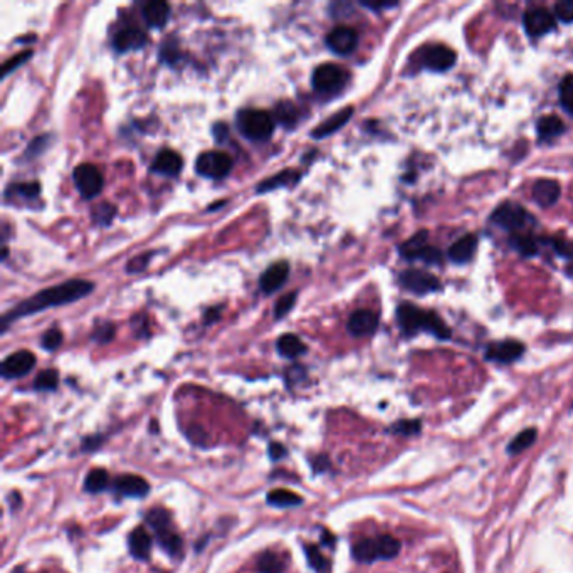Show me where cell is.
I'll return each mask as SVG.
<instances>
[{
	"label": "cell",
	"mask_w": 573,
	"mask_h": 573,
	"mask_svg": "<svg viewBox=\"0 0 573 573\" xmlns=\"http://www.w3.org/2000/svg\"><path fill=\"white\" fill-rule=\"evenodd\" d=\"M93 290H94L93 283L84 281V279H69V281L57 284V286L47 288V290L35 293V295L30 296L29 300L13 306L6 317L2 318V331H6L7 327L13 322V319L29 317V314L39 313V311L52 308V306L56 308V306L74 303V301L81 300V297L88 296Z\"/></svg>",
	"instance_id": "6da1fadb"
},
{
	"label": "cell",
	"mask_w": 573,
	"mask_h": 573,
	"mask_svg": "<svg viewBox=\"0 0 573 573\" xmlns=\"http://www.w3.org/2000/svg\"><path fill=\"white\" fill-rule=\"evenodd\" d=\"M397 323H399V328L402 329L404 335L407 336L426 331L439 340H449L450 338V329L442 322L439 314L434 311L421 310L419 306L410 303H402L397 308Z\"/></svg>",
	"instance_id": "7a4b0ae2"
},
{
	"label": "cell",
	"mask_w": 573,
	"mask_h": 573,
	"mask_svg": "<svg viewBox=\"0 0 573 573\" xmlns=\"http://www.w3.org/2000/svg\"><path fill=\"white\" fill-rule=\"evenodd\" d=\"M400 553V541L390 535H382L377 538H363L356 541L351 548V555L360 563H373L377 560H390Z\"/></svg>",
	"instance_id": "3957f363"
},
{
	"label": "cell",
	"mask_w": 573,
	"mask_h": 573,
	"mask_svg": "<svg viewBox=\"0 0 573 573\" xmlns=\"http://www.w3.org/2000/svg\"><path fill=\"white\" fill-rule=\"evenodd\" d=\"M237 128L251 142H266L276 128V120L269 111L247 108L237 113Z\"/></svg>",
	"instance_id": "277c9868"
},
{
	"label": "cell",
	"mask_w": 573,
	"mask_h": 573,
	"mask_svg": "<svg viewBox=\"0 0 573 573\" xmlns=\"http://www.w3.org/2000/svg\"><path fill=\"white\" fill-rule=\"evenodd\" d=\"M346 81H348V73L341 66L331 64V62L319 64L311 76V84H313L314 91L322 94L340 93L345 88Z\"/></svg>",
	"instance_id": "5b68a950"
},
{
	"label": "cell",
	"mask_w": 573,
	"mask_h": 573,
	"mask_svg": "<svg viewBox=\"0 0 573 573\" xmlns=\"http://www.w3.org/2000/svg\"><path fill=\"white\" fill-rule=\"evenodd\" d=\"M231 170L232 159L224 152H205L195 161V171L207 178H224Z\"/></svg>",
	"instance_id": "8992f818"
},
{
	"label": "cell",
	"mask_w": 573,
	"mask_h": 573,
	"mask_svg": "<svg viewBox=\"0 0 573 573\" xmlns=\"http://www.w3.org/2000/svg\"><path fill=\"white\" fill-rule=\"evenodd\" d=\"M400 256L407 261H417L421 259L427 264H437L441 263V252L436 247H431L427 244V232H417L409 241H405L402 246L399 247Z\"/></svg>",
	"instance_id": "52a82bcc"
},
{
	"label": "cell",
	"mask_w": 573,
	"mask_h": 573,
	"mask_svg": "<svg viewBox=\"0 0 573 573\" xmlns=\"http://www.w3.org/2000/svg\"><path fill=\"white\" fill-rule=\"evenodd\" d=\"M491 220L499 227L506 229V231L518 232L520 229L525 227L526 224L531 222L530 214H528L525 207L513 204V202H504L498 209L493 212Z\"/></svg>",
	"instance_id": "ba28073f"
},
{
	"label": "cell",
	"mask_w": 573,
	"mask_h": 573,
	"mask_svg": "<svg viewBox=\"0 0 573 573\" xmlns=\"http://www.w3.org/2000/svg\"><path fill=\"white\" fill-rule=\"evenodd\" d=\"M73 180L83 198H94L103 191V185H105L101 171L91 164H81L76 166Z\"/></svg>",
	"instance_id": "9c48e42d"
},
{
	"label": "cell",
	"mask_w": 573,
	"mask_h": 573,
	"mask_svg": "<svg viewBox=\"0 0 573 573\" xmlns=\"http://www.w3.org/2000/svg\"><path fill=\"white\" fill-rule=\"evenodd\" d=\"M400 284L405 290L417 293V295H429L441 290V281L434 274L422 269H407L400 274Z\"/></svg>",
	"instance_id": "30bf717a"
},
{
	"label": "cell",
	"mask_w": 573,
	"mask_h": 573,
	"mask_svg": "<svg viewBox=\"0 0 573 573\" xmlns=\"http://www.w3.org/2000/svg\"><path fill=\"white\" fill-rule=\"evenodd\" d=\"M523 25L528 35L531 38H541V35L552 33L555 29V13L543 7H535L525 12Z\"/></svg>",
	"instance_id": "8fae6325"
},
{
	"label": "cell",
	"mask_w": 573,
	"mask_h": 573,
	"mask_svg": "<svg viewBox=\"0 0 573 573\" xmlns=\"http://www.w3.org/2000/svg\"><path fill=\"white\" fill-rule=\"evenodd\" d=\"M327 46L338 56H348L358 46V34L351 27H335L327 35Z\"/></svg>",
	"instance_id": "7c38bea8"
},
{
	"label": "cell",
	"mask_w": 573,
	"mask_h": 573,
	"mask_svg": "<svg viewBox=\"0 0 573 573\" xmlns=\"http://www.w3.org/2000/svg\"><path fill=\"white\" fill-rule=\"evenodd\" d=\"M35 365L34 353L27 350H19L16 353L8 355L2 362L0 372H2L4 378H21L27 375Z\"/></svg>",
	"instance_id": "4fadbf2b"
},
{
	"label": "cell",
	"mask_w": 573,
	"mask_h": 573,
	"mask_svg": "<svg viewBox=\"0 0 573 573\" xmlns=\"http://www.w3.org/2000/svg\"><path fill=\"white\" fill-rule=\"evenodd\" d=\"M422 64L431 71H448L455 64V52L448 46L442 44H436V46H429L424 49L422 54Z\"/></svg>",
	"instance_id": "5bb4252c"
},
{
	"label": "cell",
	"mask_w": 573,
	"mask_h": 573,
	"mask_svg": "<svg viewBox=\"0 0 573 573\" xmlns=\"http://www.w3.org/2000/svg\"><path fill=\"white\" fill-rule=\"evenodd\" d=\"M288 276H290V264L286 261H278V263L271 264L268 269L261 274L259 278V286L263 293L266 295H271V293H276L278 290H281L283 284L286 283Z\"/></svg>",
	"instance_id": "9a60e30c"
},
{
	"label": "cell",
	"mask_w": 573,
	"mask_h": 573,
	"mask_svg": "<svg viewBox=\"0 0 573 573\" xmlns=\"http://www.w3.org/2000/svg\"><path fill=\"white\" fill-rule=\"evenodd\" d=\"M113 491L125 498H145L150 491V484L142 476L123 475L113 482Z\"/></svg>",
	"instance_id": "2e32d148"
},
{
	"label": "cell",
	"mask_w": 573,
	"mask_h": 573,
	"mask_svg": "<svg viewBox=\"0 0 573 573\" xmlns=\"http://www.w3.org/2000/svg\"><path fill=\"white\" fill-rule=\"evenodd\" d=\"M378 328V317L372 310H356L348 319L350 335L356 338L372 336Z\"/></svg>",
	"instance_id": "e0dca14e"
},
{
	"label": "cell",
	"mask_w": 573,
	"mask_h": 573,
	"mask_svg": "<svg viewBox=\"0 0 573 573\" xmlns=\"http://www.w3.org/2000/svg\"><path fill=\"white\" fill-rule=\"evenodd\" d=\"M523 351H525V346H523V343L520 341L514 340L498 341L488 346V350H486V358L499 363H511L514 360L520 358Z\"/></svg>",
	"instance_id": "ac0fdd59"
},
{
	"label": "cell",
	"mask_w": 573,
	"mask_h": 573,
	"mask_svg": "<svg viewBox=\"0 0 573 573\" xmlns=\"http://www.w3.org/2000/svg\"><path fill=\"white\" fill-rule=\"evenodd\" d=\"M147 34L142 29H135V27H128V29H121L118 34L113 38V47L116 52H128L142 49L147 44Z\"/></svg>",
	"instance_id": "d6986e66"
},
{
	"label": "cell",
	"mask_w": 573,
	"mask_h": 573,
	"mask_svg": "<svg viewBox=\"0 0 573 573\" xmlns=\"http://www.w3.org/2000/svg\"><path fill=\"white\" fill-rule=\"evenodd\" d=\"M183 169V160L182 157L178 155L177 152L174 150H161L157 153V157L153 159L152 170L157 171V174L166 175V177H175L178 175Z\"/></svg>",
	"instance_id": "ffe728a7"
},
{
	"label": "cell",
	"mask_w": 573,
	"mask_h": 573,
	"mask_svg": "<svg viewBox=\"0 0 573 573\" xmlns=\"http://www.w3.org/2000/svg\"><path fill=\"white\" fill-rule=\"evenodd\" d=\"M351 115H353V108L351 106H346L340 110L335 115H331L329 118H327L323 121V123H319L317 128L311 132V137L313 138H324V137H329L331 133H335L336 130H340L341 126L346 125V121L351 118Z\"/></svg>",
	"instance_id": "44dd1931"
},
{
	"label": "cell",
	"mask_w": 573,
	"mask_h": 573,
	"mask_svg": "<svg viewBox=\"0 0 573 573\" xmlns=\"http://www.w3.org/2000/svg\"><path fill=\"white\" fill-rule=\"evenodd\" d=\"M142 16L148 27H152V29H160V27H164L166 22H169L170 6L166 2H161V0L148 2L142 8Z\"/></svg>",
	"instance_id": "7402d4cb"
},
{
	"label": "cell",
	"mask_w": 573,
	"mask_h": 573,
	"mask_svg": "<svg viewBox=\"0 0 573 573\" xmlns=\"http://www.w3.org/2000/svg\"><path fill=\"white\" fill-rule=\"evenodd\" d=\"M128 550L133 558L137 560H148L152 552V536L148 535L145 528H137L128 536Z\"/></svg>",
	"instance_id": "603a6c76"
},
{
	"label": "cell",
	"mask_w": 573,
	"mask_h": 573,
	"mask_svg": "<svg viewBox=\"0 0 573 573\" xmlns=\"http://www.w3.org/2000/svg\"><path fill=\"white\" fill-rule=\"evenodd\" d=\"M477 247V239L472 234H467L461 239L454 242L453 246L449 247V259L455 264H464L467 261L472 259Z\"/></svg>",
	"instance_id": "cb8c5ba5"
},
{
	"label": "cell",
	"mask_w": 573,
	"mask_h": 573,
	"mask_svg": "<svg viewBox=\"0 0 573 573\" xmlns=\"http://www.w3.org/2000/svg\"><path fill=\"white\" fill-rule=\"evenodd\" d=\"M533 198L535 202L541 207H550L560 198V185L555 180H538L533 185Z\"/></svg>",
	"instance_id": "d4e9b609"
},
{
	"label": "cell",
	"mask_w": 573,
	"mask_h": 573,
	"mask_svg": "<svg viewBox=\"0 0 573 573\" xmlns=\"http://www.w3.org/2000/svg\"><path fill=\"white\" fill-rule=\"evenodd\" d=\"M276 348L284 358H297L306 351V345L301 341L300 336L293 335V333H284L278 338Z\"/></svg>",
	"instance_id": "484cf974"
},
{
	"label": "cell",
	"mask_w": 573,
	"mask_h": 573,
	"mask_svg": "<svg viewBox=\"0 0 573 573\" xmlns=\"http://www.w3.org/2000/svg\"><path fill=\"white\" fill-rule=\"evenodd\" d=\"M536 132H538V137L541 140H552L560 137V135L565 132V125H563V121L558 118V116L548 115L538 120Z\"/></svg>",
	"instance_id": "4316f807"
},
{
	"label": "cell",
	"mask_w": 573,
	"mask_h": 573,
	"mask_svg": "<svg viewBox=\"0 0 573 573\" xmlns=\"http://www.w3.org/2000/svg\"><path fill=\"white\" fill-rule=\"evenodd\" d=\"M297 178H300V174L295 170H284L281 174L274 175L273 178L269 180H264V182H261L257 185V192L263 193V192H269V191H274V188L278 187H290L295 182H297Z\"/></svg>",
	"instance_id": "83f0119b"
},
{
	"label": "cell",
	"mask_w": 573,
	"mask_h": 573,
	"mask_svg": "<svg viewBox=\"0 0 573 573\" xmlns=\"http://www.w3.org/2000/svg\"><path fill=\"white\" fill-rule=\"evenodd\" d=\"M268 504L276 508H291V506H300L303 503V498L297 496L296 493H293L290 489H274L268 494Z\"/></svg>",
	"instance_id": "f1b7e54d"
},
{
	"label": "cell",
	"mask_w": 573,
	"mask_h": 573,
	"mask_svg": "<svg viewBox=\"0 0 573 573\" xmlns=\"http://www.w3.org/2000/svg\"><path fill=\"white\" fill-rule=\"evenodd\" d=\"M273 116L284 128H295L297 125V120H300V111H297V106L293 105L291 101H283L278 103Z\"/></svg>",
	"instance_id": "f546056e"
},
{
	"label": "cell",
	"mask_w": 573,
	"mask_h": 573,
	"mask_svg": "<svg viewBox=\"0 0 573 573\" xmlns=\"http://www.w3.org/2000/svg\"><path fill=\"white\" fill-rule=\"evenodd\" d=\"M155 536L157 540H159L160 547L165 550L166 553L171 555V557H177L182 552V538L175 533V531H171L170 528H164V530H159L155 531Z\"/></svg>",
	"instance_id": "4dcf8cb0"
},
{
	"label": "cell",
	"mask_w": 573,
	"mask_h": 573,
	"mask_svg": "<svg viewBox=\"0 0 573 573\" xmlns=\"http://www.w3.org/2000/svg\"><path fill=\"white\" fill-rule=\"evenodd\" d=\"M257 572L259 573H283L284 560L274 552H264L257 557Z\"/></svg>",
	"instance_id": "1f68e13d"
},
{
	"label": "cell",
	"mask_w": 573,
	"mask_h": 573,
	"mask_svg": "<svg viewBox=\"0 0 573 573\" xmlns=\"http://www.w3.org/2000/svg\"><path fill=\"white\" fill-rule=\"evenodd\" d=\"M108 472L105 469L98 467V469H93V471L88 472V476H86L84 480V491L86 493H91V494H96V493H101V491L106 489L108 486Z\"/></svg>",
	"instance_id": "d6a6232c"
},
{
	"label": "cell",
	"mask_w": 573,
	"mask_h": 573,
	"mask_svg": "<svg viewBox=\"0 0 573 573\" xmlns=\"http://www.w3.org/2000/svg\"><path fill=\"white\" fill-rule=\"evenodd\" d=\"M511 246L520 252L521 256L531 257L538 252V242L531 234H514L511 237Z\"/></svg>",
	"instance_id": "836d02e7"
},
{
	"label": "cell",
	"mask_w": 573,
	"mask_h": 573,
	"mask_svg": "<svg viewBox=\"0 0 573 573\" xmlns=\"http://www.w3.org/2000/svg\"><path fill=\"white\" fill-rule=\"evenodd\" d=\"M305 553L306 558H308V565L313 568L317 573H329V562L323 557V553L319 552V548L317 545H305Z\"/></svg>",
	"instance_id": "e575fe53"
},
{
	"label": "cell",
	"mask_w": 573,
	"mask_h": 573,
	"mask_svg": "<svg viewBox=\"0 0 573 573\" xmlns=\"http://www.w3.org/2000/svg\"><path fill=\"white\" fill-rule=\"evenodd\" d=\"M536 441V429H525V431L520 432L514 439L509 442L508 446V453L509 454H520L523 450H526L531 444Z\"/></svg>",
	"instance_id": "d590c367"
},
{
	"label": "cell",
	"mask_w": 573,
	"mask_h": 573,
	"mask_svg": "<svg viewBox=\"0 0 573 573\" xmlns=\"http://www.w3.org/2000/svg\"><path fill=\"white\" fill-rule=\"evenodd\" d=\"M57 383H59V373H57V370L47 368V370H44V372H40L38 377H35L34 389L35 390H44V392L56 390Z\"/></svg>",
	"instance_id": "8d00e7d4"
},
{
	"label": "cell",
	"mask_w": 573,
	"mask_h": 573,
	"mask_svg": "<svg viewBox=\"0 0 573 573\" xmlns=\"http://www.w3.org/2000/svg\"><path fill=\"white\" fill-rule=\"evenodd\" d=\"M8 193H16L24 198V200H34V198L39 197L40 193V185L38 182H24V183H13L8 187Z\"/></svg>",
	"instance_id": "74e56055"
},
{
	"label": "cell",
	"mask_w": 573,
	"mask_h": 573,
	"mask_svg": "<svg viewBox=\"0 0 573 573\" xmlns=\"http://www.w3.org/2000/svg\"><path fill=\"white\" fill-rule=\"evenodd\" d=\"M145 520L148 525H150L153 530L159 531V530H164V528H170V513L166 511L164 508H153L150 511L147 513Z\"/></svg>",
	"instance_id": "f35d334b"
},
{
	"label": "cell",
	"mask_w": 573,
	"mask_h": 573,
	"mask_svg": "<svg viewBox=\"0 0 573 573\" xmlns=\"http://www.w3.org/2000/svg\"><path fill=\"white\" fill-rule=\"evenodd\" d=\"M560 101L563 110L573 115V74H568L563 78L560 84Z\"/></svg>",
	"instance_id": "ab89813d"
},
{
	"label": "cell",
	"mask_w": 573,
	"mask_h": 573,
	"mask_svg": "<svg viewBox=\"0 0 573 573\" xmlns=\"http://www.w3.org/2000/svg\"><path fill=\"white\" fill-rule=\"evenodd\" d=\"M115 214H116L115 205L101 204L93 210V220L98 225H108L113 220V217H115Z\"/></svg>",
	"instance_id": "60d3db41"
},
{
	"label": "cell",
	"mask_w": 573,
	"mask_h": 573,
	"mask_svg": "<svg viewBox=\"0 0 573 573\" xmlns=\"http://www.w3.org/2000/svg\"><path fill=\"white\" fill-rule=\"evenodd\" d=\"M61 343H62V333H61V329H57V328L47 329V331L42 335V340H40L42 348L47 351L57 350L61 346Z\"/></svg>",
	"instance_id": "b9f144b4"
},
{
	"label": "cell",
	"mask_w": 573,
	"mask_h": 573,
	"mask_svg": "<svg viewBox=\"0 0 573 573\" xmlns=\"http://www.w3.org/2000/svg\"><path fill=\"white\" fill-rule=\"evenodd\" d=\"M555 17H558V21L565 22V24H570L573 22V0H562L555 6Z\"/></svg>",
	"instance_id": "7bdbcfd3"
},
{
	"label": "cell",
	"mask_w": 573,
	"mask_h": 573,
	"mask_svg": "<svg viewBox=\"0 0 573 573\" xmlns=\"http://www.w3.org/2000/svg\"><path fill=\"white\" fill-rule=\"evenodd\" d=\"M33 56V52L30 51H24V52H21V54H17V56H13V57H11V59H8L6 64L2 66V78H6V76H8L12 73L13 69H17V67H19L22 62H25L27 59H29V57Z\"/></svg>",
	"instance_id": "ee69618b"
},
{
	"label": "cell",
	"mask_w": 573,
	"mask_h": 573,
	"mask_svg": "<svg viewBox=\"0 0 573 573\" xmlns=\"http://www.w3.org/2000/svg\"><path fill=\"white\" fill-rule=\"evenodd\" d=\"M419 431H421V424H419V421H402V422H397L392 426V432H395V434H402V436L417 434Z\"/></svg>",
	"instance_id": "f6af8a7d"
},
{
	"label": "cell",
	"mask_w": 573,
	"mask_h": 573,
	"mask_svg": "<svg viewBox=\"0 0 573 573\" xmlns=\"http://www.w3.org/2000/svg\"><path fill=\"white\" fill-rule=\"evenodd\" d=\"M296 301V293H290V295L283 296L281 300H278L276 306H274V314H276V318H283L284 314L290 313V310L293 308V305H295Z\"/></svg>",
	"instance_id": "bcb514c9"
},
{
	"label": "cell",
	"mask_w": 573,
	"mask_h": 573,
	"mask_svg": "<svg viewBox=\"0 0 573 573\" xmlns=\"http://www.w3.org/2000/svg\"><path fill=\"white\" fill-rule=\"evenodd\" d=\"M113 336H115V327H113L111 323H103L99 324V327L94 329L93 333V338L96 340L98 343H108L113 340Z\"/></svg>",
	"instance_id": "7dc6e473"
},
{
	"label": "cell",
	"mask_w": 573,
	"mask_h": 573,
	"mask_svg": "<svg viewBox=\"0 0 573 573\" xmlns=\"http://www.w3.org/2000/svg\"><path fill=\"white\" fill-rule=\"evenodd\" d=\"M148 261H150V254H142L135 257V259H132L128 264H126V271H128V273H138V271H143L148 264Z\"/></svg>",
	"instance_id": "c3c4849f"
},
{
	"label": "cell",
	"mask_w": 573,
	"mask_h": 573,
	"mask_svg": "<svg viewBox=\"0 0 573 573\" xmlns=\"http://www.w3.org/2000/svg\"><path fill=\"white\" fill-rule=\"evenodd\" d=\"M269 455L273 461H279V459L286 455V448L283 444H279V442H273L269 446Z\"/></svg>",
	"instance_id": "681fc988"
},
{
	"label": "cell",
	"mask_w": 573,
	"mask_h": 573,
	"mask_svg": "<svg viewBox=\"0 0 573 573\" xmlns=\"http://www.w3.org/2000/svg\"><path fill=\"white\" fill-rule=\"evenodd\" d=\"M313 467L317 472H322V471H327L329 467V459L327 455H317V458H313Z\"/></svg>",
	"instance_id": "f907efd6"
},
{
	"label": "cell",
	"mask_w": 573,
	"mask_h": 573,
	"mask_svg": "<svg viewBox=\"0 0 573 573\" xmlns=\"http://www.w3.org/2000/svg\"><path fill=\"white\" fill-rule=\"evenodd\" d=\"M227 135H229V128H227V125L219 123V125H215V126H214V138L217 140L219 143H222L224 140L227 138Z\"/></svg>",
	"instance_id": "816d5d0a"
},
{
	"label": "cell",
	"mask_w": 573,
	"mask_h": 573,
	"mask_svg": "<svg viewBox=\"0 0 573 573\" xmlns=\"http://www.w3.org/2000/svg\"><path fill=\"white\" fill-rule=\"evenodd\" d=\"M101 437L99 436H96V437H88V439L84 441V450H93V449H96L99 444H101Z\"/></svg>",
	"instance_id": "f5cc1de1"
},
{
	"label": "cell",
	"mask_w": 573,
	"mask_h": 573,
	"mask_svg": "<svg viewBox=\"0 0 573 573\" xmlns=\"http://www.w3.org/2000/svg\"><path fill=\"white\" fill-rule=\"evenodd\" d=\"M362 6H365L367 8H372V11H382V8L395 7L397 4H395V2H382V4H368V2H365V4H362Z\"/></svg>",
	"instance_id": "db71d44e"
},
{
	"label": "cell",
	"mask_w": 573,
	"mask_h": 573,
	"mask_svg": "<svg viewBox=\"0 0 573 573\" xmlns=\"http://www.w3.org/2000/svg\"><path fill=\"white\" fill-rule=\"evenodd\" d=\"M219 317H220V308H210L205 314V323L207 324L214 323L215 319H219Z\"/></svg>",
	"instance_id": "11a10c76"
},
{
	"label": "cell",
	"mask_w": 573,
	"mask_h": 573,
	"mask_svg": "<svg viewBox=\"0 0 573 573\" xmlns=\"http://www.w3.org/2000/svg\"><path fill=\"white\" fill-rule=\"evenodd\" d=\"M322 541H323V545H327V547H333V543H335V536L329 535L328 531H323Z\"/></svg>",
	"instance_id": "9f6ffc18"
},
{
	"label": "cell",
	"mask_w": 573,
	"mask_h": 573,
	"mask_svg": "<svg viewBox=\"0 0 573 573\" xmlns=\"http://www.w3.org/2000/svg\"><path fill=\"white\" fill-rule=\"evenodd\" d=\"M13 573H25V572H24V570H22V568H17V570H16V572H13Z\"/></svg>",
	"instance_id": "6f0895ef"
}]
</instances>
